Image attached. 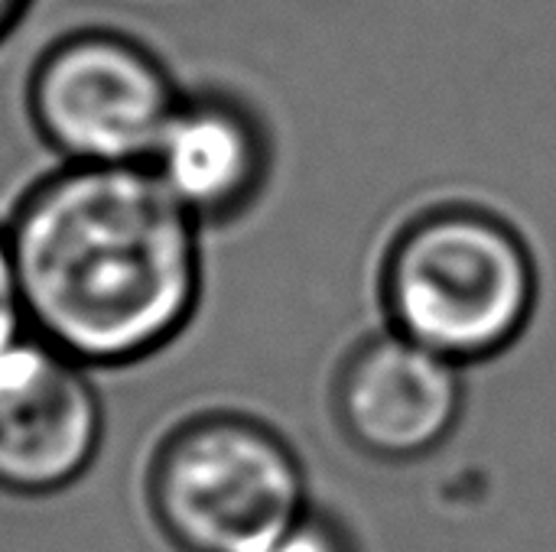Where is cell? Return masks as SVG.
I'll list each match as a JSON object with an SVG mask.
<instances>
[{"instance_id":"obj_7","label":"cell","mask_w":556,"mask_h":552,"mask_svg":"<svg viewBox=\"0 0 556 552\" xmlns=\"http://www.w3.org/2000/svg\"><path fill=\"white\" fill-rule=\"evenodd\" d=\"M459 407V364L397 332L355 348L336 381L345 436L378 459L430 452L450 436Z\"/></svg>"},{"instance_id":"obj_4","label":"cell","mask_w":556,"mask_h":552,"mask_svg":"<svg viewBox=\"0 0 556 552\" xmlns=\"http://www.w3.org/2000/svg\"><path fill=\"white\" fill-rule=\"evenodd\" d=\"M179 94L143 39L114 26H78L36 55L26 117L62 163L127 166L150 159Z\"/></svg>"},{"instance_id":"obj_3","label":"cell","mask_w":556,"mask_h":552,"mask_svg":"<svg viewBox=\"0 0 556 552\" xmlns=\"http://www.w3.org/2000/svg\"><path fill=\"white\" fill-rule=\"evenodd\" d=\"M384 303L394 332L446 358L502 351L534 306V267L521 241L479 215H437L391 251Z\"/></svg>"},{"instance_id":"obj_5","label":"cell","mask_w":556,"mask_h":552,"mask_svg":"<svg viewBox=\"0 0 556 552\" xmlns=\"http://www.w3.org/2000/svg\"><path fill=\"white\" fill-rule=\"evenodd\" d=\"M104 407L88 368L33 332L0 345V491L49 498L98 459Z\"/></svg>"},{"instance_id":"obj_2","label":"cell","mask_w":556,"mask_h":552,"mask_svg":"<svg viewBox=\"0 0 556 552\" xmlns=\"http://www.w3.org/2000/svg\"><path fill=\"white\" fill-rule=\"evenodd\" d=\"M147 508L176 552H264L313 504L306 468L274 426L208 410L153 449Z\"/></svg>"},{"instance_id":"obj_1","label":"cell","mask_w":556,"mask_h":552,"mask_svg":"<svg viewBox=\"0 0 556 552\" xmlns=\"http://www.w3.org/2000/svg\"><path fill=\"white\" fill-rule=\"evenodd\" d=\"M7 224L26 332L88 371L150 361L202 303V224L147 163H62Z\"/></svg>"},{"instance_id":"obj_6","label":"cell","mask_w":556,"mask_h":552,"mask_svg":"<svg viewBox=\"0 0 556 552\" xmlns=\"http://www.w3.org/2000/svg\"><path fill=\"white\" fill-rule=\"evenodd\" d=\"M147 166L205 228L244 218L270 176L264 117L235 91H182Z\"/></svg>"},{"instance_id":"obj_9","label":"cell","mask_w":556,"mask_h":552,"mask_svg":"<svg viewBox=\"0 0 556 552\" xmlns=\"http://www.w3.org/2000/svg\"><path fill=\"white\" fill-rule=\"evenodd\" d=\"M23 332H26V319H23V299H20L13 238H10V224L0 221V345L20 338Z\"/></svg>"},{"instance_id":"obj_10","label":"cell","mask_w":556,"mask_h":552,"mask_svg":"<svg viewBox=\"0 0 556 552\" xmlns=\"http://www.w3.org/2000/svg\"><path fill=\"white\" fill-rule=\"evenodd\" d=\"M29 10H33V0H0V46L20 29Z\"/></svg>"},{"instance_id":"obj_8","label":"cell","mask_w":556,"mask_h":552,"mask_svg":"<svg viewBox=\"0 0 556 552\" xmlns=\"http://www.w3.org/2000/svg\"><path fill=\"white\" fill-rule=\"evenodd\" d=\"M264 552H355L345 527L319 508H309Z\"/></svg>"}]
</instances>
